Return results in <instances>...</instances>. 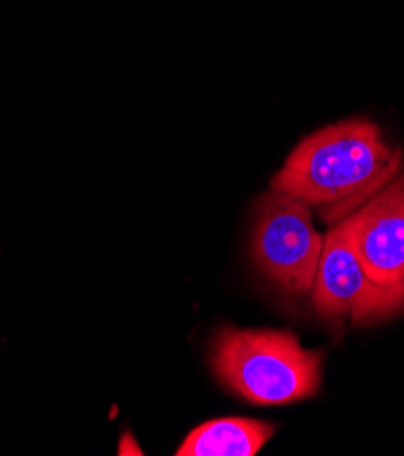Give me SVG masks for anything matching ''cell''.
<instances>
[{"instance_id": "obj_1", "label": "cell", "mask_w": 404, "mask_h": 456, "mask_svg": "<svg viewBox=\"0 0 404 456\" xmlns=\"http://www.w3.org/2000/svg\"><path fill=\"white\" fill-rule=\"evenodd\" d=\"M402 153L367 118L330 124L302 139L274 175L272 190L342 220L399 175Z\"/></svg>"}, {"instance_id": "obj_2", "label": "cell", "mask_w": 404, "mask_h": 456, "mask_svg": "<svg viewBox=\"0 0 404 456\" xmlns=\"http://www.w3.org/2000/svg\"><path fill=\"white\" fill-rule=\"evenodd\" d=\"M319 351L304 349L290 331L222 328L211 347L217 379L257 405H284L321 387Z\"/></svg>"}, {"instance_id": "obj_3", "label": "cell", "mask_w": 404, "mask_h": 456, "mask_svg": "<svg viewBox=\"0 0 404 456\" xmlns=\"http://www.w3.org/2000/svg\"><path fill=\"white\" fill-rule=\"evenodd\" d=\"M323 244L304 202L276 190L259 197L251 256L268 281L292 295L309 293L316 284Z\"/></svg>"}, {"instance_id": "obj_4", "label": "cell", "mask_w": 404, "mask_h": 456, "mask_svg": "<svg viewBox=\"0 0 404 456\" xmlns=\"http://www.w3.org/2000/svg\"><path fill=\"white\" fill-rule=\"evenodd\" d=\"M386 288L374 284L359 258L348 216L326 235L313 284V304L319 314L337 318L351 314L353 322L379 321Z\"/></svg>"}, {"instance_id": "obj_5", "label": "cell", "mask_w": 404, "mask_h": 456, "mask_svg": "<svg viewBox=\"0 0 404 456\" xmlns=\"http://www.w3.org/2000/svg\"><path fill=\"white\" fill-rule=\"evenodd\" d=\"M351 240L367 277L377 286L404 277V173L348 215Z\"/></svg>"}, {"instance_id": "obj_6", "label": "cell", "mask_w": 404, "mask_h": 456, "mask_svg": "<svg viewBox=\"0 0 404 456\" xmlns=\"http://www.w3.org/2000/svg\"><path fill=\"white\" fill-rule=\"evenodd\" d=\"M272 424L250 419H218L195 428L177 456H253L272 438Z\"/></svg>"}, {"instance_id": "obj_7", "label": "cell", "mask_w": 404, "mask_h": 456, "mask_svg": "<svg viewBox=\"0 0 404 456\" xmlns=\"http://www.w3.org/2000/svg\"><path fill=\"white\" fill-rule=\"evenodd\" d=\"M404 311V277L392 286H386V295H384V302L381 307V316H390L395 313H402Z\"/></svg>"}]
</instances>
